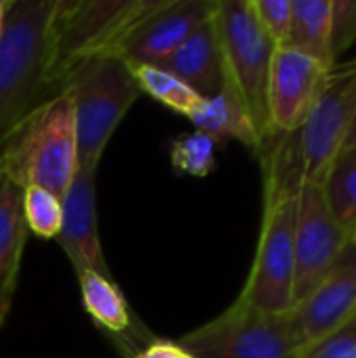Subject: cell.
Returning a JSON list of instances; mask_svg holds the SVG:
<instances>
[{
    "mask_svg": "<svg viewBox=\"0 0 356 358\" xmlns=\"http://www.w3.org/2000/svg\"><path fill=\"white\" fill-rule=\"evenodd\" d=\"M264 212L250 277L239 298L266 313L294 310L296 275V203L300 164L296 134H275L264 141Z\"/></svg>",
    "mask_w": 356,
    "mask_h": 358,
    "instance_id": "1",
    "label": "cell"
},
{
    "mask_svg": "<svg viewBox=\"0 0 356 358\" xmlns=\"http://www.w3.org/2000/svg\"><path fill=\"white\" fill-rule=\"evenodd\" d=\"M0 172L17 187H40L63 199L78 172L71 101L57 92L25 113L0 143Z\"/></svg>",
    "mask_w": 356,
    "mask_h": 358,
    "instance_id": "2",
    "label": "cell"
},
{
    "mask_svg": "<svg viewBox=\"0 0 356 358\" xmlns=\"http://www.w3.org/2000/svg\"><path fill=\"white\" fill-rule=\"evenodd\" d=\"M57 92H63L73 107L78 170L97 172L109 138L143 92L134 71L122 57H90L61 78Z\"/></svg>",
    "mask_w": 356,
    "mask_h": 358,
    "instance_id": "3",
    "label": "cell"
},
{
    "mask_svg": "<svg viewBox=\"0 0 356 358\" xmlns=\"http://www.w3.org/2000/svg\"><path fill=\"white\" fill-rule=\"evenodd\" d=\"M57 0L15 2L0 36V143L42 94L50 99V27Z\"/></svg>",
    "mask_w": 356,
    "mask_h": 358,
    "instance_id": "4",
    "label": "cell"
},
{
    "mask_svg": "<svg viewBox=\"0 0 356 358\" xmlns=\"http://www.w3.org/2000/svg\"><path fill=\"white\" fill-rule=\"evenodd\" d=\"M162 0H57L50 27V96L80 61L115 55Z\"/></svg>",
    "mask_w": 356,
    "mask_h": 358,
    "instance_id": "5",
    "label": "cell"
},
{
    "mask_svg": "<svg viewBox=\"0 0 356 358\" xmlns=\"http://www.w3.org/2000/svg\"><path fill=\"white\" fill-rule=\"evenodd\" d=\"M178 346L191 358H306L308 352L294 310L266 313L241 298L185 334Z\"/></svg>",
    "mask_w": 356,
    "mask_h": 358,
    "instance_id": "6",
    "label": "cell"
},
{
    "mask_svg": "<svg viewBox=\"0 0 356 358\" xmlns=\"http://www.w3.org/2000/svg\"><path fill=\"white\" fill-rule=\"evenodd\" d=\"M214 23L222 52L225 84L239 96L264 145L273 136L266 90L275 44L262 31L250 0H216Z\"/></svg>",
    "mask_w": 356,
    "mask_h": 358,
    "instance_id": "7",
    "label": "cell"
},
{
    "mask_svg": "<svg viewBox=\"0 0 356 358\" xmlns=\"http://www.w3.org/2000/svg\"><path fill=\"white\" fill-rule=\"evenodd\" d=\"M356 120V57L329 67L311 115L296 134L300 180H325Z\"/></svg>",
    "mask_w": 356,
    "mask_h": 358,
    "instance_id": "8",
    "label": "cell"
},
{
    "mask_svg": "<svg viewBox=\"0 0 356 358\" xmlns=\"http://www.w3.org/2000/svg\"><path fill=\"white\" fill-rule=\"evenodd\" d=\"M348 243V235L329 210L323 185L300 180L294 231V306L329 273Z\"/></svg>",
    "mask_w": 356,
    "mask_h": 358,
    "instance_id": "9",
    "label": "cell"
},
{
    "mask_svg": "<svg viewBox=\"0 0 356 358\" xmlns=\"http://www.w3.org/2000/svg\"><path fill=\"white\" fill-rule=\"evenodd\" d=\"M327 67L290 46L273 52L269 71V122L275 134H298L323 88Z\"/></svg>",
    "mask_w": 356,
    "mask_h": 358,
    "instance_id": "10",
    "label": "cell"
},
{
    "mask_svg": "<svg viewBox=\"0 0 356 358\" xmlns=\"http://www.w3.org/2000/svg\"><path fill=\"white\" fill-rule=\"evenodd\" d=\"M216 0H162L128 36L118 57L130 67L157 65L214 15Z\"/></svg>",
    "mask_w": 356,
    "mask_h": 358,
    "instance_id": "11",
    "label": "cell"
},
{
    "mask_svg": "<svg viewBox=\"0 0 356 358\" xmlns=\"http://www.w3.org/2000/svg\"><path fill=\"white\" fill-rule=\"evenodd\" d=\"M308 348L329 338L356 315V241H350L329 273L294 306Z\"/></svg>",
    "mask_w": 356,
    "mask_h": 358,
    "instance_id": "12",
    "label": "cell"
},
{
    "mask_svg": "<svg viewBox=\"0 0 356 358\" xmlns=\"http://www.w3.org/2000/svg\"><path fill=\"white\" fill-rule=\"evenodd\" d=\"M94 178H97V172L92 170L76 172L71 187L61 199L63 224L55 239L67 254L76 275L90 271L107 279H113L107 266L103 248H101V239H99Z\"/></svg>",
    "mask_w": 356,
    "mask_h": 358,
    "instance_id": "13",
    "label": "cell"
},
{
    "mask_svg": "<svg viewBox=\"0 0 356 358\" xmlns=\"http://www.w3.org/2000/svg\"><path fill=\"white\" fill-rule=\"evenodd\" d=\"M155 67H162L164 71L185 82L201 99L216 96L222 90L225 71L214 15L201 27H197V31L185 44H180Z\"/></svg>",
    "mask_w": 356,
    "mask_h": 358,
    "instance_id": "14",
    "label": "cell"
},
{
    "mask_svg": "<svg viewBox=\"0 0 356 358\" xmlns=\"http://www.w3.org/2000/svg\"><path fill=\"white\" fill-rule=\"evenodd\" d=\"M27 233L23 189L0 172V329L13 306Z\"/></svg>",
    "mask_w": 356,
    "mask_h": 358,
    "instance_id": "15",
    "label": "cell"
},
{
    "mask_svg": "<svg viewBox=\"0 0 356 358\" xmlns=\"http://www.w3.org/2000/svg\"><path fill=\"white\" fill-rule=\"evenodd\" d=\"M187 117L193 122L197 132H204L214 143H225L229 138H235L254 151L262 149V141L245 107L227 84H222V90L216 96L199 99V103L193 107V111Z\"/></svg>",
    "mask_w": 356,
    "mask_h": 358,
    "instance_id": "16",
    "label": "cell"
},
{
    "mask_svg": "<svg viewBox=\"0 0 356 358\" xmlns=\"http://www.w3.org/2000/svg\"><path fill=\"white\" fill-rule=\"evenodd\" d=\"M334 0H292V29L285 46L325 65L338 63L334 55Z\"/></svg>",
    "mask_w": 356,
    "mask_h": 358,
    "instance_id": "17",
    "label": "cell"
},
{
    "mask_svg": "<svg viewBox=\"0 0 356 358\" xmlns=\"http://www.w3.org/2000/svg\"><path fill=\"white\" fill-rule=\"evenodd\" d=\"M78 281L82 306L101 329L109 334H122L130 327L128 304L113 279L86 271L78 275Z\"/></svg>",
    "mask_w": 356,
    "mask_h": 358,
    "instance_id": "18",
    "label": "cell"
},
{
    "mask_svg": "<svg viewBox=\"0 0 356 358\" xmlns=\"http://www.w3.org/2000/svg\"><path fill=\"white\" fill-rule=\"evenodd\" d=\"M329 210L350 241H356V149L342 151L323 180Z\"/></svg>",
    "mask_w": 356,
    "mask_h": 358,
    "instance_id": "19",
    "label": "cell"
},
{
    "mask_svg": "<svg viewBox=\"0 0 356 358\" xmlns=\"http://www.w3.org/2000/svg\"><path fill=\"white\" fill-rule=\"evenodd\" d=\"M132 71H134L136 84L141 86L143 92L151 94L153 99H157L159 103H164L166 107H170L183 115H189L201 99L185 82H180L172 73L164 71L162 67L136 65V67H132Z\"/></svg>",
    "mask_w": 356,
    "mask_h": 358,
    "instance_id": "20",
    "label": "cell"
},
{
    "mask_svg": "<svg viewBox=\"0 0 356 358\" xmlns=\"http://www.w3.org/2000/svg\"><path fill=\"white\" fill-rule=\"evenodd\" d=\"M23 218L27 231L40 239H55L63 224V203L52 193L29 187L23 189Z\"/></svg>",
    "mask_w": 356,
    "mask_h": 358,
    "instance_id": "21",
    "label": "cell"
},
{
    "mask_svg": "<svg viewBox=\"0 0 356 358\" xmlns=\"http://www.w3.org/2000/svg\"><path fill=\"white\" fill-rule=\"evenodd\" d=\"M214 147H216V143L210 136H206L204 132L195 130L189 134H180L172 143L170 162L178 172L204 178L216 166Z\"/></svg>",
    "mask_w": 356,
    "mask_h": 358,
    "instance_id": "22",
    "label": "cell"
},
{
    "mask_svg": "<svg viewBox=\"0 0 356 358\" xmlns=\"http://www.w3.org/2000/svg\"><path fill=\"white\" fill-rule=\"evenodd\" d=\"M250 2L262 31L269 36L275 48L285 46L292 29V0H250Z\"/></svg>",
    "mask_w": 356,
    "mask_h": 358,
    "instance_id": "23",
    "label": "cell"
},
{
    "mask_svg": "<svg viewBox=\"0 0 356 358\" xmlns=\"http://www.w3.org/2000/svg\"><path fill=\"white\" fill-rule=\"evenodd\" d=\"M306 358H356V315L329 338L308 348Z\"/></svg>",
    "mask_w": 356,
    "mask_h": 358,
    "instance_id": "24",
    "label": "cell"
},
{
    "mask_svg": "<svg viewBox=\"0 0 356 358\" xmlns=\"http://www.w3.org/2000/svg\"><path fill=\"white\" fill-rule=\"evenodd\" d=\"M332 42L336 59L356 42V0H334Z\"/></svg>",
    "mask_w": 356,
    "mask_h": 358,
    "instance_id": "25",
    "label": "cell"
},
{
    "mask_svg": "<svg viewBox=\"0 0 356 358\" xmlns=\"http://www.w3.org/2000/svg\"><path fill=\"white\" fill-rule=\"evenodd\" d=\"M136 358H191L178 344L174 342H153L151 346H147L141 355H136Z\"/></svg>",
    "mask_w": 356,
    "mask_h": 358,
    "instance_id": "26",
    "label": "cell"
},
{
    "mask_svg": "<svg viewBox=\"0 0 356 358\" xmlns=\"http://www.w3.org/2000/svg\"><path fill=\"white\" fill-rule=\"evenodd\" d=\"M13 6V0H0V36H2V29H4V23H6V15Z\"/></svg>",
    "mask_w": 356,
    "mask_h": 358,
    "instance_id": "27",
    "label": "cell"
},
{
    "mask_svg": "<svg viewBox=\"0 0 356 358\" xmlns=\"http://www.w3.org/2000/svg\"><path fill=\"white\" fill-rule=\"evenodd\" d=\"M350 149H356V120L355 124H353V128H350V132H348V136H346V141H344L342 151H350ZM342 151H340V153H342Z\"/></svg>",
    "mask_w": 356,
    "mask_h": 358,
    "instance_id": "28",
    "label": "cell"
}]
</instances>
